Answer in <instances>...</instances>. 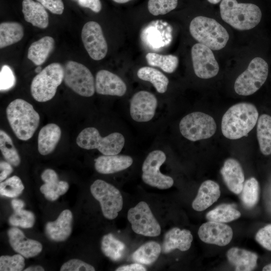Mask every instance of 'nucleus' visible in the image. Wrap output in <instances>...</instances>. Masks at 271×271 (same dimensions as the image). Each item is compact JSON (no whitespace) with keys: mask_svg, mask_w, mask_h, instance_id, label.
<instances>
[{"mask_svg":"<svg viewBox=\"0 0 271 271\" xmlns=\"http://www.w3.org/2000/svg\"><path fill=\"white\" fill-rule=\"evenodd\" d=\"M146 59L149 65L159 67L168 73L174 72L179 64L178 58L173 55H164L150 52L146 54Z\"/></svg>","mask_w":271,"mask_h":271,"instance_id":"nucleus-35","label":"nucleus"},{"mask_svg":"<svg viewBox=\"0 0 271 271\" xmlns=\"http://www.w3.org/2000/svg\"><path fill=\"white\" fill-rule=\"evenodd\" d=\"M240 193L241 201L245 207L251 208L255 206L259 194V186L257 180L253 177L247 180Z\"/></svg>","mask_w":271,"mask_h":271,"instance_id":"nucleus-36","label":"nucleus"},{"mask_svg":"<svg viewBox=\"0 0 271 271\" xmlns=\"http://www.w3.org/2000/svg\"><path fill=\"white\" fill-rule=\"evenodd\" d=\"M138 77L141 80L151 82L158 92L165 93L169 84L168 78L160 71L151 67H143L137 72Z\"/></svg>","mask_w":271,"mask_h":271,"instance_id":"nucleus-33","label":"nucleus"},{"mask_svg":"<svg viewBox=\"0 0 271 271\" xmlns=\"http://www.w3.org/2000/svg\"><path fill=\"white\" fill-rule=\"evenodd\" d=\"M96 92L99 94L122 96L126 91V85L117 75L106 70L97 72L95 76Z\"/></svg>","mask_w":271,"mask_h":271,"instance_id":"nucleus-17","label":"nucleus"},{"mask_svg":"<svg viewBox=\"0 0 271 271\" xmlns=\"http://www.w3.org/2000/svg\"><path fill=\"white\" fill-rule=\"evenodd\" d=\"M73 215L68 209L63 210L56 220L47 223L45 232L52 240L59 242L66 240L72 231Z\"/></svg>","mask_w":271,"mask_h":271,"instance_id":"nucleus-20","label":"nucleus"},{"mask_svg":"<svg viewBox=\"0 0 271 271\" xmlns=\"http://www.w3.org/2000/svg\"><path fill=\"white\" fill-rule=\"evenodd\" d=\"M64 69V81L67 87L82 96L90 97L94 94V77L87 67L70 60L65 63Z\"/></svg>","mask_w":271,"mask_h":271,"instance_id":"nucleus-9","label":"nucleus"},{"mask_svg":"<svg viewBox=\"0 0 271 271\" xmlns=\"http://www.w3.org/2000/svg\"><path fill=\"white\" fill-rule=\"evenodd\" d=\"M8 235L9 243L13 249L26 258L34 257L42 250L43 246L40 242L28 238L18 228L9 229Z\"/></svg>","mask_w":271,"mask_h":271,"instance_id":"nucleus-18","label":"nucleus"},{"mask_svg":"<svg viewBox=\"0 0 271 271\" xmlns=\"http://www.w3.org/2000/svg\"><path fill=\"white\" fill-rule=\"evenodd\" d=\"M220 173L228 189L235 194H240L244 182V173L240 163L235 159H227Z\"/></svg>","mask_w":271,"mask_h":271,"instance_id":"nucleus-19","label":"nucleus"},{"mask_svg":"<svg viewBox=\"0 0 271 271\" xmlns=\"http://www.w3.org/2000/svg\"><path fill=\"white\" fill-rule=\"evenodd\" d=\"M162 252L160 244L154 241H150L142 245L132 254L133 261L141 264L150 265L154 263Z\"/></svg>","mask_w":271,"mask_h":271,"instance_id":"nucleus-30","label":"nucleus"},{"mask_svg":"<svg viewBox=\"0 0 271 271\" xmlns=\"http://www.w3.org/2000/svg\"><path fill=\"white\" fill-rule=\"evenodd\" d=\"M23 27L20 23L14 22L1 23V49L19 42L23 38Z\"/></svg>","mask_w":271,"mask_h":271,"instance_id":"nucleus-31","label":"nucleus"},{"mask_svg":"<svg viewBox=\"0 0 271 271\" xmlns=\"http://www.w3.org/2000/svg\"><path fill=\"white\" fill-rule=\"evenodd\" d=\"M64 69L58 63H52L36 75L31 84V93L36 101L44 102L55 96L64 80Z\"/></svg>","mask_w":271,"mask_h":271,"instance_id":"nucleus-5","label":"nucleus"},{"mask_svg":"<svg viewBox=\"0 0 271 271\" xmlns=\"http://www.w3.org/2000/svg\"><path fill=\"white\" fill-rule=\"evenodd\" d=\"M96 171L102 174L116 173L129 167L133 163L132 158L123 155H103L94 160Z\"/></svg>","mask_w":271,"mask_h":271,"instance_id":"nucleus-23","label":"nucleus"},{"mask_svg":"<svg viewBox=\"0 0 271 271\" xmlns=\"http://www.w3.org/2000/svg\"><path fill=\"white\" fill-rule=\"evenodd\" d=\"M41 177L45 183L41 186L40 191L49 201L57 200L60 196L66 193L69 189L68 183L59 180L57 174L52 169L45 170Z\"/></svg>","mask_w":271,"mask_h":271,"instance_id":"nucleus-22","label":"nucleus"},{"mask_svg":"<svg viewBox=\"0 0 271 271\" xmlns=\"http://www.w3.org/2000/svg\"><path fill=\"white\" fill-rule=\"evenodd\" d=\"M268 74L267 62L260 57L250 62L246 69L236 79L234 88L240 95H250L256 92L265 82Z\"/></svg>","mask_w":271,"mask_h":271,"instance_id":"nucleus-7","label":"nucleus"},{"mask_svg":"<svg viewBox=\"0 0 271 271\" xmlns=\"http://www.w3.org/2000/svg\"><path fill=\"white\" fill-rule=\"evenodd\" d=\"M76 143L82 149H95L104 155H114L121 152L125 139L121 133L117 132L102 137L96 128L88 127L79 133L76 138Z\"/></svg>","mask_w":271,"mask_h":271,"instance_id":"nucleus-6","label":"nucleus"},{"mask_svg":"<svg viewBox=\"0 0 271 271\" xmlns=\"http://www.w3.org/2000/svg\"><path fill=\"white\" fill-rule=\"evenodd\" d=\"M0 181H4L13 171L11 164L8 162H0Z\"/></svg>","mask_w":271,"mask_h":271,"instance_id":"nucleus-47","label":"nucleus"},{"mask_svg":"<svg viewBox=\"0 0 271 271\" xmlns=\"http://www.w3.org/2000/svg\"><path fill=\"white\" fill-rule=\"evenodd\" d=\"M191 58L196 75L202 79L215 76L219 66L212 50L201 43L194 44L191 49Z\"/></svg>","mask_w":271,"mask_h":271,"instance_id":"nucleus-14","label":"nucleus"},{"mask_svg":"<svg viewBox=\"0 0 271 271\" xmlns=\"http://www.w3.org/2000/svg\"><path fill=\"white\" fill-rule=\"evenodd\" d=\"M81 39L89 56L99 61L106 55L108 47L100 25L90 21L85 24L81 31Z\"/></svg>","mask_w":271,"mask_h":271,"instance_id":"nucleus-13","label":"nucleus"},{"mask_svg":"<svg viewBox=\"0 0 271 271\" xmlns=\"http://www.w3.org/2000/svg\"><path fill=\"white\" fill-rule=\"evenodd\" d=\"M6 113L10 125L19 140L27 141L33 137L39 126L40 116L31 104L16 99L8 105Z\"/></svg>","mask_w":271,"mask_h":271,"instance_id":"nucleus-2","label":"nucleus"},{"mask_svg":"<svg viewBox=\"0 0 271 271\" xmlns=\"http://www.w3.org/2000/svg\"><path fill=\"white\" fill-rule=\"evenodd\" d=\"M178 0H149L148 9L154 16L165 15L175 9Z\"/></svg>","mask_w":271,"mask_h":271,"instance_id":"nucleus-40","label":"nucleus"},{"mask_svg":"<svg viewBox=\"0 0 271 271\" xmlns=\"http://www.w3.org/2000/svg\"><path fill=\"white\" fill-rule=\"evenodd\" d=\"M77 1L80 6L90 9L96 13H99L101 10L102 6L100 0H81Z\"/></svg>","mask_w":271,"mask_h":271,"instance_id":"nucleus-46","label":"nucleus"},{"mask_svg":"<svg viewBox=\"0 0 271 271\" xmlns=\"http://www.w3.org/2000/svg\"><path fill=\"white\" fill-rule=\"evenodd\" d=\"M240 216V212L233 205L222 204L209 211L206 218L208 221L224 223L235 220Z\"/></svg>","mask_w":271,"mask_h":271,"instance_id":"nucleus-34","label":"nucleus"},{"mask_svg":"<svg viewBox=\"0 0 271 271\" xmlns=\"http://www.w3.org/2000/svg\"><path fill=\"white\" fill-rule=\"evenodd\" d=\"M0 150L5 160L17 167L21 163V159L11 137L3 130H0Z\"/></svg>","mask_w":271,"mask_h":271,"instance_id":"nucleus-37","label":"nucleus"},{"mask_svg":"<svg viewBox=\"0 0 271 271\" xmlns=\"http://www.w3.org/2000/svg\"><path fill=\"white\" fill-rule=\"evenodd\" d=\"M258 118L256 107L252 103L240 102L230 107L223 115L221 130L229 139L236 140L247 136Z\"/></svg>","mask_w":271,"mask_h":271,"instance_id":"nucleus-1","label":"nucleus"},{"mask_svg":"<svg viewBox=\"0 0 271 271\" xmlns=\"http://www.w3.org/2000/svg\"><path fill=\"white\" fill-rule=\"evenodd\" d=\"M157 105V99L153 93L145 90L138 91L130 100V116L136 121L148 122L154 117Z\"/></svg>","mask_w":271,"mask_h":271,"instance_id":"nucleus-15","label":"nucleus"},{"mask_svg":"<svg viewBox=\"0 0 271 271\" xmlns=\"http://www.w3.org/2000/svg\"><path fill=\"white\" fill-rule=\"evenodd\" d=\"M22 12L25 21L40 29L49 25V16L44 6L33 0H23Z\"/></svg>","mask_w":271,"mask_h":271,"instance_id":"nucleus-26","label":"nucleus"},{"mask_svg":"<svg viewBox=\"0 0 271 271\" xmlns=\"http://www.w3.org/2000/svg\"><path fill=\"white\" fill-rule=\"evenodd\" d=\"M257 138L261 153L268 156L271 154V116L261 114L257 123Z\"/></svg>","mask_w":271,"mask_h":271,"instance_id":"nucleus-29","label":"nucleus"},{"mask_svg":"<svg viewBox=\"0 0 271 271\" xmlns=\"http://www.w3.org/2000/svg\"><path fill=\"white\" fill-rule=\"evenodd\" d=\"M103 253L111 260L117 261L122 259L126 246L123 242L116 238L112 233L104 235L101 242Z\"/></svg>","mask_w":271,"mask_h":271,"instance_id":"nucleus-32","label":"nucleus"},{"mask_svg":"<svg viewBox=\"0 0 271 271\" xmlns=\"http://www.w3.org/2000/svg\"><path fill=\"white\" fill-rule=\"evenodd\" d=\"M116 271H145L146 268L140 263L120 266L117 267Z\"/></svg>","mask_w":271,"mask_h":271,"instance_id":"nucleus-48","label":"nucleus"},{"mask_svg":"<svg viewBox=\"0 0 271 271\" xmlns=\"http://www.w3.org/2000/svg\"><path fill=\"white\" fill-rule=\"evenodd\" d=\"M114 2L118 4H124L126 3L131 0H112Z\"/></svg>","mask_w":271,"mask_h":271,"instance_id":"nucleus-52","label":"nucleus"},{"mask_svg":"<svg viewBox=\"0 0 271 271\" xmlns=\"http://www.w3.org/2000/svg\"><path fill=\"white\" fill-rule=\"evenodd\" d=\"M61 136V130L55 123H49L40 129L38 137V150L42 155H47L55 149Z\"/></svg>","mask_w":271,"mask_h":271,"instance_id":"nucleus-25","label":"nucleus"},{"mask_svg":"<svg viewBox=\"0 0 271 271\" xmlns=\"http://www.w3.org/2000/svg\"><path fill=\"white\" fill-rule=\"evenodd\" d=\"M189 31L199 43L213 50L223 49L229 38L226 30L218 22L203 16L196 17L191 21Z\"/></svg>","mask_w":271,"mask_h":271,"instance_id":"nucleus-4","label":"nucleus"},{"mask_svg":"<svg viewBox=\"0 0 271 271\" xmlns=\"http://www.w3.org/2000/svg\"><path fill=\"white\" fill-rule=\"evenodd\" d=\"M220 196L219 185L212 180H206L200 185L192 203V208L197 211H202L215 202Z\"/></svg>","mask_w":271,"mask_h":271,"instance_id":"nucleus-24","label":"nucleus"},{"mask_svg":"<svg viewBox=\"0 0 271 271\" xmlns=\"http://www.w3.org/2000/svg\"><path fill=\"white\" fill-rule=\"evenodd\" d=\"M54 45L55 41L52 37H43L30 45L28 58L35 65L40 66L46 61L54 49Z\"/></svg>","mask_w":271,"mask_h":271,"instance_id":"nucleus-28","label":"nucleus"},{"mask_svg":"<svg viewBox=\"0 0 271 271\" xmlns=\"http://www.w3.org/2000/svg\"><path fill=\"white\" fill-rule=\"evenodd\" d=\"M90 191L100 203L103 216L112 220L118 215L123 206L122 196L114 186L102 180H96L90 186Z\"/></svg>","mask_w":271,"mask_h":271,"instance_id":"nucleus-10","label":"nucleus"},{"mask_svg":"<svg viewBox=\"0 0 271 271\" xmlns=\"http://www.w3.org/2000/svg\"><path fill=\"white\" fill-rule=\"evenodd\" d=\"M25 265L24 256L20 254L0 257L1 271H21Z\"/></svg>","mask_w":271,"mask_h":271,"instance_id":"nucleus-41","label":"nucleus"},{"mask_svg":"<svg viewBox=\"0 0 271 271\" xmlns=\"http://www.w3.org/2000/svg\"><path fill=\"white\" fill-rule=\"evenodd\" d=\"M42 70V68L41 66H38L35 70V71L37 73H40Z\"/></svg>","mask_w":271,"mask_h":271,"instance_id":"nucleus-54","label":"nucleus"},{"mask_svg":"<svg viewBox=\"0 0 271 271\" xmlns=\"http://www.w3.org/2000/svg\"><path fill=\"white\" fill-rule=\"evenodd\" d=\"M15 76L13 71L7 65L3 66L0 71V90L7 91L15 84Z\"/></svg>","mask_w":271,"mask_h":271,"instance_id":"nucleus-42","label":"nucleus"},{"mask_svg":"<svg viewBox=\"0 0 271 271\" xmlns=\"http://www.w3.org/2000/svg\"><path fill=\"white\" fill-rule=\"evenodd\" d=\"M198 234L200 239L205 243L223 246L231 240L233 231L226 224L209 221L200 226Z\"/></svg>","mask_w":271,"mask_h":271,"instance_id":"nucleus-16","label":"nucleus"},{"mask_svg":"<svg viewBox=\"0 0 271 271\" xmlns=\"http://www.w3.org/2000/svg\"><path fill=\"white\" fill-rule=\"evenodd\" d=\"M61 271H94L91 265L78 259H72L65 262L61 266Z\"/></svg>","mask_w":271,"mask_h":271,"instance_id":"nucleus-43","label":"nucleus"},{"mask_svg":"<svg viewBox=\"0 0 271 271\" xmlns=\"http://www.w3.org/2000/svg\"><path fill=\"white\" fill-rule=\"evenodd\" d=\"M44 7L56 15H61L64 11V6L62 0H37Z\"/></svg>","mask_w":271,"mask_h":271,"instance_id":"nucleus-45","label":"nucleus"},{"mask_svg":"<svg viewBox=\"0 0 271 271\" xmlns=\"http://www.w3.org/2000/svg\"><path fill=\"white\" fill-rule=\"evenodd\" d=\"M35 221L34 213L28 210L22 209L14 212L9 217L11 225L20 226L23 228H30L33 226Z\"/></svg>","mask_w":271,"mask_h":271,"instance_id":"nucleus-39","label":"nucleus"},{"mask_svg":"<svg viewBox=\"0 0 271 271\" xmlns=\"http://www.w3.org/2000/svg\"><path fill=\"white\" fill-rule=\"evenodd\" d=\"M127 217L132 230L137 234L155 237L161 233V226L146 202L141 201L130 208Z\"/></svg>","mask_w":271,"mask_h":271,"instance_id":"nucleus-12","label":"nucleus"},{"mask_svg":"<svg viewBox=\"0 0 271 271\" xmlns=\"http://www.w3.org/2000/svg\"><path fill=\"white\" fill-rule=\"evenodd\" d=\"M179 129L184 138L196 142L213 136L216 130V124L210 115L195 111L182 118L179 123Z\"/></svg>","mask_w":271,"mask_h":271,"instance_id":"nucleus-8","label":"nucleus"},{"mask_svg":"<svg viewBox=\"0 0 271 271\" xmlns=\"http://www.w3.org/2000/svg\"><path fill=\"white\" fill-rule=\"evenodd\" d=\"M11 205L14 211H18L23 209L25 206V203L21 199H14L11 201Z\"/></svg>","mask_w":271,"mask_h":271,"instance_id":"nucleus-49","label":"nucleus"},{"mask_svg":"<svg viewBox=\"0 0 271 271\" xmlns=\"http://www.w3.org/2000/svg\"><path fill=\"white\" fill-rule=\"evenodd\" d=\"M220 12L225 22L241 31L254 28L261 18V12L257 6L250 3H238L236 0H222Z\"/></svg>","mask_w":271,"mask_h":271,"instance_id":"nucleus-3","label":"nucleus"},{"mask_svg":"<svg viewBox=\"0 0 271 271\" xmlns=\"http://www.w3.org/2000/svg\"><path fill=\"white\" fill-rule=\"evenodd\" d=\"M255 239L263 248L271 251V224L260 228L256 233Z\"/></svg>","mask_w":271,"mask_h":271,"instance_id":"nucleus-44","label":"nucleus"},{"mask_svg":"<svg viewBox=\"0 0 271 271\" xmlns=\"http://www.w3.org/2000/svg\"><path fill=\"white\" fill-rule=\"evenodd\" d=\"M77 1H81V0H77Z\"/></svg>","mask_w":271,"mask_h":271,"instance_id":"nucleus-55","label":"nucleus"},{"mask_svg":"<svg viewBox=\"0 0 271 271\" xmlns=\"http://www.w3.org/2000/svg\"><path fill=\"white\" fill-rule=\"evenodd\" d=\"M263 271H271V263L266 265L262 268Z\"/></svg>","mask_w":271,"mask_h":271,"instance_id":"nucleus-51","label":"nucleus"},{"mask_svg":"<svg viewBox=\"0 0 271 271\" xmlns=\"http://www.w3.org/2000/svg\"><path fill=\"white\" fill-rule=\"evenodd\" d=\"M24 186L21 179L17 176H12L0 184L1 196L15 198L19 196L23 191Z\"/></svg>","mask_w":271,"mask_h":271,"instance_id":"nucleus-38","label":"nucleus"},{"mask_svg":"<svg viewBox=\"0 0 271 271\" xmlns=\"http://www.w3.org/2000/svg\"><path fill=\"white\" fill-rule=\"evenodd\" d=\"M166 160L165 153L161 150H155L149 154L142 166V178L146 184L160 189H169L173 185V178L160 171Z\"/></svg>","mask_w":271,"mask_h":271,"instance_id":"nucleus-11","label":"nucleus"},{"mask_svg":"<svg viewBox=\"0 0 271 271\" xmlns=\"http://www.w3.org/2000/svg\"><path fill=\"white\" fill-rule=\"evenodd\" d=\"M193 236L189 230L174 227L165 234L162 246V252L169 253L178 249L182 251L188 250L191 247Z\"/></svg>","mask_w":271,"mask_h":271,"instance_id":"nucleus-21","label":"nucleus"},{"mask_svg":"<svg viewBox=\"0 0 271 271\" xmlns=\"http://www.w3.org/2000/svg\"><path fill=\"white\" fill-rule=\"evenodd\" d=\"M208 2L212 4H216L220 2L221 0H207Z\"/></svg>","mask_w":271,"mask_h":271,"instance_id":"nucleus-53","label":"nucleus"},{"mask_svg":"<svg viewBox=\"0 0 271 271\" xmlns=\"http://www.w3.org/2000/svg\"><path fill=\"white\" fill-rule=\"evenodd\" d=\"M24 271H44V268L41 265H33L28 267Z\"/></svg>","mask_w":271,"mask_h":271,"instance_id":"nucleus-50","label":"nucleus"},{"mask_svg":"<svg viewBox=\"0 0 271 271\" xmlns=\"http://www.w3.org/2000/svg\"><path fill=\"white\" fill-rule=\"evenodd\" d=\"M227 258L235 270L251 271L256 266L258 256L254 252L232 247L227 252Z\"/></svg>","mask_w":271,"mask_h":271,"instance_id":"nucleus-27","label":"nucleus"}]
</instances>
